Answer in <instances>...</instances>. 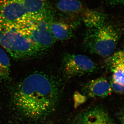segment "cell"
<instances>
[{
	"label": "cell",
	"mask_w": 124,
	"mask_h": 124,
	"mask_svg": "<svg viewBox=\"0 0 124 124\" xmlns=\"http://www.w3.org/2000/svg\"><path fill=\"white\" fill-rule=\"evenodd\" d=\"M59 82L52 76L35 72L28 76L14 95L17 109L26 117L39 119L55 110L60 98Z\"/></svg>",
	"instance_id": "cell-1"
},
{
	"label": "cell",
	"mask_w": 124,
	"mask_h": 124,
	"mask_svg": "<svg viewBox=\"0 0 124 124\" xmlns=\"http://www.w3.org/2000/svg\"><path fill=\"white\" fill-rule=\"evenodd\" d=\"M120 38L117 28L104 23L101 26L88 29L85 35V44L91 53L109 57L114 53Z\"/></svg>",
	"instance_id": "cell-2"
},
{
	"label": "cell",
	"mask_w": 124,
	"mask_h": 124,
	"mask_svg": "<svg viewBox=\"0 0 124 124\" xmlns=\"http://www.w3.org/2000/svg\"><path fill=\"white\" fill-rule=\"evenodd\" d=\"M20 0H0V30L15 31L33 20Z\"/></svg>",
	"instance_id": "cell-3"
},
{
	"label": "cell",
	"mask_w": 124,
	"mask_h": 124,
	"mask_svg": "<svg viewBox=\"0 0 124 124\" xmlns=\"http://www.w3.org/2000/svg\"><path fill=\"white\" fill-rule=\"evenodd\" d=\"M0 42L4 48L16 59L34 57L43 53L24 36L15 31L2 32Z\"/></svg>",
	"instance_id": "cell-4"
},
{
	"label": "cell",
	"mask_w": 124,
	"mask_h": 124,
	"mask_svg": "<svg viewBox=\"0 0 124 124\" xmlns=\"http://www.w3.org/2000/svg\"><path fill=\"white\" fill-rule=\"evenodd\" d=\"M51 19L48 18L34 19L15 31L24 36L44 53L52 47L55 41L50 29Z\"/></svg>",
	"instance_id": "cell-5"
},
{
	"label": "cell",
	"mask_w": 124,
	"mask_h": 124,
	"mask_svg": "<svg viewBox=\"0 0 124 124\" xmlns=\"http://www.w3.org/2000/svg\"><path fill=\"white\" fill-rule=\"evenodd\" d=\"M62 66L63 73L69 77L90 74L97 69V64L88 57L72 54H64Z\"/></svg>",
	"instance_id": "cell-6"
},
{
	"label": "cell",
	"mask_w": 124,
	"mask_h": 124,
	"mask_svg": "<svg viewBox=\"0 0 124 124\" xmlns=\"http://www.w3.org/2000/svg\"><path fill=\"white\" fill-rule=\"evenodd\" d=\"M78 124H115L103 108L96 107L85 111L78 119Z\"/></svg>",
	"instance_id": "cell-7"
},
{
	"label": "cell",
	"mask_w": 124,
	"mask_h": 124,
	"mask_svg": "<svg viewBox=\"0 0 124 124\" xmlns=\"http://www.w3.org/2000/svg\"><path fill=\"white\" fill-rule=\"evenodd\" d=\"M85 93L91 97L104 98L110 95L112 89L106 79L100 77L86 83L84 88Z\"/></svg>",
	"instance_id": "cell-8"
},
{
	"label": "cell",
	"mask_w": 124,
	"mask_h": 124,
	"mask_svg": "<svg viewBox=\"0 0 124 124\" xmlns=\"http://www.w3.org/2000/svg\"><path fill=\"white\" fill-rule=\"evenodd\" d=\"M29 14L34 19H51L50 10L45 0H20Z\"/></svg>",
	"instance_id": "cell-9"
},
{
	"label": "cell",
	"mask_w": 124,
	"mask_h": 124,
	"mask_svg": "<svg viewBox=\"0 0 124 124\" xmlns=\"http://www.w3.org/2000/svg\"><path fill=\"white\" fill-rule=\"evenodd\" d=\"M49 27L51 33L55 39L67 40L70 39L73 35L72 28L66 23L51 21Z\"/></svg>",
	"instance_id": "cell-10"
},
{
	"label": "cell",
	"mask_w": 124,
	"mask_h": 124,
	"mask_svg": "<svg viewBox=\"0 0 124 124\" xmlns=\"http://www.w3.org/2000/svg\"><path fill=\"white\" fill-rule=\"evenodd\" d=\"M81 14L83 21L88 29L98 27L104 23L106 17L100 12L85 9Z\"/></svg>",
	"instance_id": "cell-11"
},
{
	"label": "cell",
	"mask_w": 124,
	"mask_h": 124,
	"mask_svg": "<svg viewBox=\"0 0 124 124\" xmlns=\"http://www.w3.org/2000/svg\"><path fill=\"white\" fill-rule=\"evenodd\" d=\"M57 6L60 11L70 14H81L85 9L82 3L78 0H60Z\"/></svg>",
	"instance_id": "cell-12"
},
{
	"label": "cell",
	"mask_w": 124,
	"mask_h": 124,
	"mask_svg": "<svg viewBox=\"0 0 124 124\" xmlns=\"http://www.w3.org/2000/svg\"><path fill=\"white\" fill-rule=\"evenodd\" d=\"M10 63L6 51L0 48V80H6L9 77Z\"/></svg>",
	"instance_id": "cell-13"
},
{
	"label": "cell",
	"mask_w": 124,
	"mask_h": 124,
	"mask_svg": "<svg viewBox=\"0 0 124 124\" xmlns=\"http://www.w3.org/2000/svg\"><path fill=\"white\" fill-rule=\"evenodd\" d=\"M112 76L111 80L116 84L124 85V67L117 63H110Z\"/></svg>",
	"instance_id": "cell-14"
},
{
	"label": "cell",
	"mask_w": 124,
	"mask_h": 124,
	"mask_svg": "<svg viewBox=\"0 0 124 124\" xmlns=\"http://www.w3.org/2000/svg\"><path fill=\"white\" fill-rule=\"evenodd\" d=\"M117 63L124 67V49L116 52L111 57L110 63Z\"/></svg>",
	"instance_id": "cell-15"
},
{
	"label": "cell",
	"mask_w": 124,
	"mask_h": 124,
	"mask_svg": "<svg viewBox=\"0 0 124 124\" xmlns=\"http://www.w3.org/2000/svg\"><path fill=\"white\" fill-rule=\"evenodd\" d=\"M110 84L112 90L119 93H124V85L117 84L111 80Z\"/></svg>",
	"instance_id": "cell-16"
},
{
	"label": "cell",
	"mask_w": 124,
	"mask_h": 124,
	"mask_svg": "<svg viewBox=\"0 0 124 124\" xmlns=\"http://www.w3.org/2000/svg\"><path fill=\"white\" fill-rule=\"evenodd\" d=\"M106 0L111 5H124V0Z\"/></svg>",
	"instance_id": "cell-17"
},
{
	"label": "cell",
	"mask_w": 124,
	"mask_h": 124,
	"mask_svg": "<svg viewBox=\"0 0 124 124\" xmlns=\"http://www.w3.org/2000/svg\"><path fill=\"white\" fill-rule=\"evenodd\" d=\"M119 118L122 124H124V113H122L121 114Z\"/></svg>",
	"instance_id": "cell-18"
},
{
	"label": "cell",
	"mask_w": 124,
	"mask_h": 124,
	"mask_svg": "<svg viewBox=\"0 0 124 124\" xmlns=\"http://www.w3.org/2000/svg\"><path fill=\"white\" fill-rule=\"evenodd\" d=\"M2 35V31L0 30V41L1 39V37Z\"/></svg>",
	"instance_id": "cell-19"
},
{
	"label": "cell",
	"mask_w": 124,
	"mask_h": 124,
	"mask_svg": "<svg viewBox=\"0 0 124 124\" xmlns=\"http://www.w3.org/2000/svg\"><path fill=\"white\" fill-rule=\"evenodd\" d=\"M122 113H124V109H123V112H122Z\"/></svg>",
	"instance_id": "cell-20"
}]
</instances>
